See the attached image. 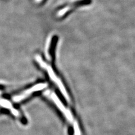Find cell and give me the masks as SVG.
Listing matches in <instances>:
<instances>
[{
    "mask_svg": "<svg viewBox=\"0 0 135 135\" xmlns=\"http://www.w3.org/2000/svg\"><path fill=\"white\" fill-rule=\"evenodd\" d=\"M47 87V84L46 83H38L32 87H29L28 89L25 90L23 92H21L19 95L14 96L13 98V101L15 103H19L20 101H23L27 98L31 96L34 93L40 91L45 89Z\"/></svg>",
    "mask_w": 135,
    "mask_h": 135,
    "instance_id": "cell-2",
    "label": "cell"
},
{
    "mask_svg": "<svg viewBox=\"0 0 135 135\" xmlns=\"http://www.w3.org/2000/svg\"><path fill=\"white\" fill-rule=\"evenodd\" d=\"M44 1H45V0H35V1L36 3H42V2H43Z\"/></svg>",
    "mask_w": 135,
    "mask_h": 135,
    "instance_id": "cell-5",
    "label": "cell"
},
{
    "mask_svg": "<svg viewBox=\"0 0 135 135\" xmlns=\"http://www.w3.org/2000/svg\"><path fill=\"white\" fill-rule=\"evenodd\" d=\"M92 2V0H77L74 2L68 3L57 10L56 16L58 18H62L69 12L73 11L75 8L88 5L91 4Z\"/></svg>",
    "mask_w": 135,
    "mask_h": 135,
    "instance_id": "cell-1",
    "label": "cell"
},
{
    "mask_svg": "<svg viewBox=\"0 0 135 135\" xmlns=\"http://www.w3.org/2000/svg\"><path fill=\"white\" fill-rule=\"evenodd\" d=\"M0 105L3 108L8 110H10L11 111L12 109H13L14 107H12L11 103L9 101L6 100V99H1L0 100Z\"/></svg>",
    "mask_w": 135,
    "mask_h": 135,
    "instance_id": "cell-4",
    "label": "cell"
},
{
    "mask_svg": "<svg viewBox=\"0 0 135 135\" xmlns=\"http://www.w3.org/2000/svg\"><path fill=\"white\" fill-rule=\"evenodd\" d=\"M45 69H46L47 71V73L49 75L50 78L51 79L52 81L55 82L56 85L57 86V87L59 88V89H60V91L61 92L62 94L64 95L65 98L67 99V100H69V97L66 91L65 90V88L64 87V85H63L61 80L59 79V78L57 77V76L56 75V74L55 73V71H54V70L52 69V68L50 66L47 65L46 68Z\"/></svg>",
    "mask_w": 135,
    "mask_h": 135,
    "instance_id": "cell-3",
    "label": "cell"
},
{
    "mask_svg": "<svg viewBox=\"0 0 135 135\" xmlns=\"http://www.w3.org/2000/svg\"><path fill=\"white\" fill-rule=\"evenodd\" d=\"M0 94H1V91H0Z\"/></svg>",
    "mask_w": 135,
    "mask_h": 135,
    "instance_id": "cell-6",
    "label": "cell"
}]
</instances>
